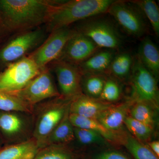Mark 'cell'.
Wrapping results in <instances>:
<instances>
[{
    "label": "cell",
    "mask_w": 159,
    "mask_h": 159,
    "mask_svg": "<svg viewBox=\"0 0 159 159\" xmlns=\"http://www.w3.org/2000/svg\"><path fill=\"white\" fill-rule=\"evenodd\" d=\"M57 1L0 0V13L6 29L19 31L46 23L51 7Z\"/></svg>",
    "instance_id": "obj_1"
},
{
    "label": "cell",
    "mask_w": 159,
    "mask_h": 159,
    "mask_svg": "<svg viewBox=\"0 0 159 159\" xmlns=\"http://www.w3.org/2000/svg\"><path fill=\"white\" fill-rule=\"evenodd\" d=\"M113 0H72L58 1L51 7L46 23L50 32L68 28L81 21L107 12Z\"/></svg>",
    "instance_id": "obj_2"
},
{
    "label": "cell",
    "mask_w": 159,
    "mask_h": 159,
    "mask_svg": "<svg viewBox=\"0 0 159 159\" xmlns=\"http://www.w3.org/2000/svg\"><path fill=\"white\" fill-rule=\"evenodd\" d=\"M101 15L81 21L75 30L92 40L100 48L118 50L123 43L122 36L111 20Z\"/></svg>",
    "instance_id": "obj_3"
},
{
    "label": "cell",
    "mask_w": 159,
    "mask_h": 159,
    "mask_svg": "<svg viewBox=\"0 0 159 159\" xmlns=\"http://www.w3.org/2000/svg\"><path fill=\"white\" fill-rule=\"evenodd\" d=\"M107 12L133 37L139 38L147 32L148 27L145 16L132 1H114Z\"/></svg>",
    "instance_id": "obj_4"
},
{
    "label": "cell",
    "mask_w": 159,
    "mask_h": 159,
    "mask_svg": "<svg viewBox=\"0 0 159 159\" xmlns=\"http://www.w3.org/2000/svg\"><path fill=\"white\" fill-rule=\"evenodd\" d=\"M40 71L31 57H23L10 64L0 74V91L10 94L17 93L24 89Z\"/></svg>",
    "instance_id": "obj_5"
},
{
    "label": "cell",
    "mask_w": 159,
    "mask_h": 159,
    "mask_svg": "<svg viewBox=\"0 0 159 159\" xmlns=\"http://www.w3.org/2000/svg\"><path fill=\"white\" fill-rule=\"evenodd\" d=\"M129 79L132 88V100L146 102L155 109L158 108V80L143 66L137 55L134 57Z\"/></svg>",
    "instance_id": "obj_6"
},
{
    "label": "cell",
    "mask_w": 159,
    "mask_h": 159,
    "mask_svg": "<svg viewBox=\"0 0 159 159\" xmlns=\"http://www.w3.org/2000/svg\"><path fill=\"white\" fill-rule=\"evenodd\" d=\"M71 101L66 103L55 100L43 107L38 117L33 133V139L39 149L45 147L48 137L62 119Z\"/></svg>",
    "instance_id": "obj_7"
},
{
    "label": "cell",
    "mask_w": 159,
    "mask_h": 159,
    "mask_svg": "<svg viewBox=\"0 0 159 159\" xmlns=\"http://www.w3.org/2000/svg\"><path fill=\"white\" fill-rule=\"evenodd\" d=\"M33 106L49 98L61 97L48 70L45 68L20 91L11 94Z\"/></svg>",
    "instance_id": "obj_8"
},
{
    "label": "cell",
    "mask_w": 159,
    "mask_h": 159,
    "mask_svg": "<svg viewBox=\"0 0 159 159\" xmlns=\"http://www.w3.org/2000/svg\"><path fill=\"white\" fill-rule=\"evenodd\" d=\"M75 31L68 27L52 31L42 45L30 57L41 70L45 68L49 63L59 58L67 43Z\"/></svg>",
    "instance_id": "obj_9"
},
{
    "label": "cell",
    "mask_w": 159,
    "mask_h": 159,
    "mask_svg": "<svg viewBox=\"0 0 159 159\" xmlns=\"http://www.w3.org/2000/svg\"><path fill=\"white\" fill-rule=\"evenodd\" d=\"M54 69L61 91V96L72 100L82 94L81 79L82 74L78 66L61 60L54 61Z\"/></svg>",
    "instance_id": "obj_10"
},
{
    "label": "cell",
    "mask_w": 159,
    "mask_h": 159,
    "mask_svg": "<svg viewBox=\"0 0 159 159\" xmlns=\"http://www.w3.org/2000/svg\"><path fill=\"white\" fill-rule=\"evenodd\" d=\"M44 34L37 29L27 31L12 40L0 51V62L9 63L21 58L41 42Z\"/></svg>",
    "instance_id": "obj_11"
},
{
    "label": "cell",
    "mask_w": 159,
    "mask_h": 159,
    "mask_svg": "<svg viewBox=\"0 0 159 159\" xmlns=\"http://www.w3.org/2000/svg\"><path fill=\"white\" fill-rule=\"evenodd\" d=\"M75 31L57 60L78 66L100 48L88 37Z\"/></svg>",
    "instance_id": "obj_12"
},
{
    "label": "cell",
    "mask_w": 159,
    "mask_h": 159,
    "mask_svg": "<svg viewBox=\"0 0 159 159\" xmlns=\"http://www.w3.org/2000/svg\"><path fill=\"white\" fill-rule=\"evenodd\" d=\"M112 104L100 99L90 98L82 93L71 100L69 111L70 113L96 119Z\"/></svg>",
    "instance_id": "obj_13"
},
{
    "label": "cell",
    "mask_w": 159,
    "mask_h": 159,
    "mask_svg": "<svg viewBox=\"0 0 159 159\" xmlns=\"http://www.w3.org/2000/svg\"><path fill=\"white\" fill-rule=\"evenodd\" d=\"M134 102L131 99L117 105L113 104L96 119L111 132L119 131L122 129L124 120Z\"/></svg>",
    "instance_id": "obj_14"
},
{
    "label": "cell",
    "mask_w": 159,
    "mask_h": 159,
    "mask_svg": "<svg viewBox=\"0 0 159 159\" xmlns=\"http://www.w3.org/2000/svg\"><path fill=\"white\" fill-rule=\"evenodd\" d=\"M115 142L123 145L135 159H159L150 148L128 131L121 129L115 133Z\"/></svg>",
    "instance_id": "obj_15"
},
{
    "label": "cell",
    "mask_w": 159,
    "mask_h": 159,
    "mask_svg": "<svg viewBox=\"0 0 159 159\" xmlns=\"http://www.w3.org/2000/svg\"><path fill=\"white\" fill-rule=\"evenodd\" d=\"M116 53L111 49L99 50L78 65L83 74H107Z\"/></svg>",
    "instance_id": "obj_16"
},
{
    "label": "cell",
    "mask_w": 159,
    "mask_h": 159,
    "mask_svg": "<svg viewBox=\"0 0 159 159\" xmlns=\"http://www.w3.org/2000/svg\"><path fill=\"white\" fill-rule=\"evenodd\" d=\"M137 56L145 68L158 79L159 51L157 47L149 37H145L142 39Z\"/></svg>",
    "instance_id": "obj_17"
},
{
    "label": "cell",
    "mask_w": 159,
    "mask_h": 159,
    "mask_svg": "<svg viewBox=\"0 0 159 159\" xmlns=\"http://www.w3.org/2000/svg\"><path fill=\"white\" fill-rule=\"evenodd\" d=\"M39 148L34 139L0 150V159H33Z\"/></svg>",
    "instance_id": "obj_18"
},
{
    "label": "cell",
    "mask_w": 159,
    "mask_h": 159,
    "mask_svg": "<svg viewBox=\"0 0 159 159\" xmlns=\"http://www.w3.org/2000/svg\"><path fill=\"white\" fill-rule=\"evenodd\" d=\"M69 115V107L61 121L48 137L45 147L49 145H65L75 139L74 127L71 123Z\"/></svg>",
    "instance_id": "obj_19"
},
{
    "label": "cell",
    "mask_w": 159,
    "mask_h": 159,
    "mask_svg": "<svg viewBox=\"0 0 159 159\" xmlns=\"http://www.w3.org/2000/svg\"><path fill=\"white\" fill-rule=\"evenodd\" d=\"M134 57L127 52L116 54L111 62L107 74H110L121 80L129 79L133 65Z\"/></svg>",
    "instance_id": "obj_20"
},
{
    "label": "cell",
    "mask_w": 159,
    "mask_h": 159,
    "mask_svg": "<svg viewBox=\"0 0 159 159\" xmlns=\"http://www.w3.org/2000/svg\"><path fill=\"white\" fill-rule=\"evenodd\" d=\"M103 74H83L81 79L82 92L90 98L99 99L107 75Z\"/></svg>",
    "instance_id": "obj_21"
},
{
    "label": "cell",
    "mask_w": 159,
    "mask_h": 159,
    "mask_svg": "<svg viewBox=\"0 0 159 159\" xmlns=\"http://www.w3.org/2000/svg\"><path fill=\"white\" fill-rule=\"evenodd\" d=\"M69 118L74 127L95 131L100 134L107 142H115V133L106 129L97 119L71 113L69 115Z\"/></svg>",
    "instance_id": "obj_22"
},
{
    "label": "cell",
    "mask_w": 159,
    "mask_h": 159,
    "mask_svg": "<svg viewBox=\"0 0 159 159\" xmlns=\"http://www.w3.org/2000/svg\"><path fill=\"white\" fill-rule=\"evenodd\" d=\"M154 107L143 102H135L131 107L129 113V116L137 121L154 128L155 120Z\"/></svg>",
    "instance_id": "obj_23"
},
{
    "label": "cell",
    "mask_w": 159,
    "mask_h": 159,
    "mask_svg": "<svg viewBox=\"0 0 159 159\" xmlns=\"http://www.w3.org/2000/svg\"><path fill=\"white\" fill-rule=\"evenodd\" d=\"M148 19L157 37L159 36V9L154 0L132 1Z\"/></svg>",
    "instance_id": "obj_24"
},
{
    "label": "cell",
    "mask_w": 159,
    "mask_h": 159,
    "mask_svg": "<svg viewBox=\"0 0 159 159\" xmlns=\"http://www.w3.org/2000/svg\"><path fill=\"white\" fill-rule=\"evenodd\" d=\"M31 106L17 96L0 91V110L31 112Z\"/></svg>",
    "instance_id": "obj_25"
},
{
    "label": "cell",
    "mask_w": 159,
    "mask_h": 159,
    "mask_svg": "<svg viewBox=\"0 0 159 159\" xmlns=\"http://www.w3.org/2000/svg\"><path fill=\"white\" fill-rule=\"evenodd\" d=\"M24 128V122L18 116L10 112L0 113V129L5 134L13 136L18 134Z\"/></svg>",
    "instance_id": "obj_26"
},
{
    "label": "cell",
    "mask_w": 159,
    "mask_h": 159,
    "mask_svg": "<svg viewBox=\"0 0 159 159\" xmlns=\"http://www.w3.org/2000/svg\"><path fill=\"white\" fill-rule=\"evenodd\" d=\"M124 125L133 136L143 143L148 142L152 136L153 129L129 116L125 118Z\"/></svg>",
    "instance_id": "obj_27"
},
{
    "label": "cell",
    "mask_w": 159,
    "mask_h": 159,
    "mask_svg": "<svg viewBox=\"0 0 159 159\" xmlns=\"http://www.w3.org/2000/svg\"><path fill=\"white\" fill-rule=\"evenodd\" d=\"M33 159H76L63 145H49L40 149Z\"/></svg>",
    "instance_id": "obj_28"
},
{
    "label": "cell",
    "mask_w": 159,
    "mask_h": 159,
    "mask_svg": "<svg viewBox=\"0 0 159 159\" xmlns=\"http://www.w3.org/2000/svg\"><path fill=\"white\" fill-rule=\"evenodd\" d=\"M75 139L84 145H106L107 141L95 131L74 127Z\"/></svg>",
    "instance_id": "obj_29"
},
{
    "label": "cell",
    "mask_w": 159,
    "mask_h": 159,
    "mask_svg": "<svg viewBox=\"0 0 159 159\" xmlns=\"http://www.w3.org/2000/svg\"><path fill=\"white\" fill-rule=\"evenodd\" d=\"M121 96V89L118 82L107 75L105 84L99 99L105 102L111 103L116 101Z\"/></svg>",
    "instance_id": "obj_30"
},
{
    "label": "cell",
    "mask_w": 159,
    "mask_h": 159,
    "mask_svg": "<svg viewBox=\"0 0 159 159\" xmlns=\"http://www.w3.org/2000/svg\"><path fill=\"white\" fill-rule=\"evenodd\" d=\"M91 159H130L123 154L115 151L102 152L94 155Z\"/></svg>",
    "instance_id": "obj_31"
},
{
    "label": "cell",
    "mask_w": 159,
    "mask_h": 159,
    "mask_svg": "<svg viewBox=\"0 0 159 159\" xmlns=\"http://www.w3.org/2000/svg\"><path fill=\"white\" fill-rule=\"evenodd\" d=\"M148 147L158 157L159 156V141H154L148 142Z\"/></svg>",
    "instance_id": "obj_32"
},
{
    "label": "cell",
    "mask_w": 159,
    "mask_h": 159,
    "mask_svg": "<svg viewBox=\"0 0 159 159\" xmlns=\"http://www.w3.org/2000/svg\"><path fill=\"white\" fill-rule=\"evenodd\" d=\"M2 28H6V27H5L4 23H3V20L2 19V16H1V13H0V29Z\"/></svg>",
    "instance_id": "obj_33"
}]
</instances>
